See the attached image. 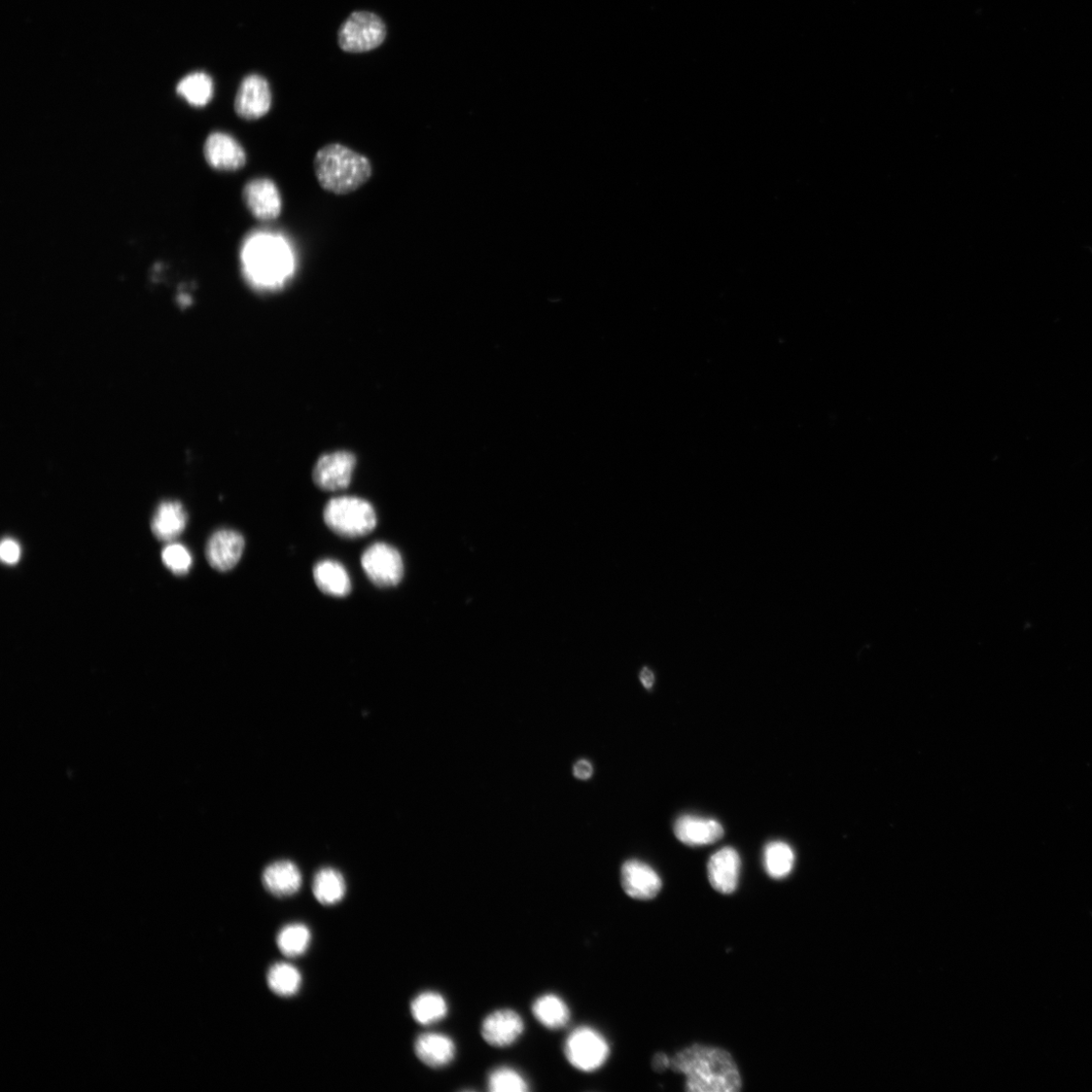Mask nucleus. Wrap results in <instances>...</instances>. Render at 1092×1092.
I'll use <instances>...</instances> for the list:
<instances>
[{"mask_svg":"<svg viewBox=\"0 0 1092 1092\" xmlns=\"http://www.w3.org/2000/svg\"><path fill=\"white\" fill-rule=\"evenodd\" d=\"M670 1069L685 1076L689 1092H737L743 1086L731 1055L717 1047H688L673 1057Z\"/></svg>","mask_w":1092,"mask_h":1092,"instance_id":"1","label":"nucleus"},{"mask_svg":"<svg viewBox=\"0 0 1092 1092\" xmlns=\"http://www.w3.org/2000/svg\"><path fill=\"white\" fill-rule=\"evenodd\" d=\"M314 171L320 187L336 196L360 190L374 172L367 156L340 144L325 145L316 153Z\"/></svg>","mask_w":1092,"mask_h":1092,"instance_id":"2","label":"nucleus"},{"mask_svg":"<svg viewBox=\"0 0 1092 1092\" xmlns=\"http://www.w3.org/2000/svg\"><path fill=\"white\" fill-rule=\"evenodd\" d=\"M242 262L251 283L263 289L283 286L294 267L286 243L266 235L256 236L244 244Z\"/></svg>","mask_w":1092,"mask_h":1092,"instance_id":"3","label":"nucleus"},{"mask_svg":"<svg viewBox=\"0 0 1092 1092\" xmlns=\"http://www.w3.org/2000/svg\"><path fill=\"white\" fill-rule=\"evenodd\" d=\"M323 516L329 530L344 539L364 538L373 533L377 524L373 505L358 497L331 499L324 508Z\"/></svg>","mask_w":1092,"mask_h":1092,"instance_id":"4","label":"nucleus"},{"mask_svg":"<svg viewBox=\"0 0 1092 1092\" xmlns=\"http://www.w3.org/2000/svg\"><path fill=\"white\" fill-rule=\"evenodd\" d=\"M386 36L382 20L369 12L352 14L338 32L340 48L348 53H364L379 47Z\"/></svg>","mask_w":1092,"mask_h":1092,"instance_id":"5","label":"nucleus"},{"mask_svg":"<svg viewBox=\"0 0 1092 1092\" xmlns=\"http://www.w3.org/2000/svg\"><path fill=\"white\" fill-rule=\"evenodd\" d=\"M565 1054L574 1068L593 1072L605 1064L610 1048L601 1033L590 1027H580L569 1035Z\"/></svg>","mask_w":1092,"mask_h":1092,"instance_id":"6","label":"nucleus"},{"mask_svg":"<svg viewBox=\"0 0 1092 1092\" xmlns=\"http://www.w3.org/2000/svg\"><path fill=\"white\" fill-rule=\"evenodd\" d=\"M362 566L371 582L379 588L397 586L404 577V561L398 549L376 543L362 555Z\"/></svg>","mask_w":1092,"mask_h":1092,"instance_id":"7","label":"nucleus"},{"mask_svg":"<svg viewBox=\"0 0 1092 1092\" xmlns=\"http://www.w3.org/2000/svg\"><path fill=\"white\" fill-rule=\"evenodd\" d=\"M272 105L268 82L259 75L246 77L238 88L234 110L245 121H258L265 117Z\"/></svg>","mask_w":1092,"mask_h":1092,"instance_id":"8","label":"nucleus"},{"mask_svg":"<svg viewBox=\"0 0 1092 1092\" xmlns=\"http://www.w3.org/2000/svg\"><path fill=\"white\" fill-rule=\"evenodd\" d=\"M242 199L251 214L259 221L276 220L283 210L279 190L269 179H256L246 184Z\"/></svg>","mask_w":1092,"mask_h":1092,"instance_id":"9","label":"nucleus"},{"mask_svg":"<svg viewBox=\"0 0 1092 1092\" xmlns=\"http://www.w3.org/2000/svg\"><path fill=\"white\" fill-rule=\"evenodd\" d=\"M356 465V456L350 452L337 451L325 454L314 469V482L325 490L346 489L354 475Z\"/></svg>","mask_w":1092,"mask_h":1092,"instance_id":"10","label":"nucleus"},{"mask_svg":"<svg viewBox=\"0 0 1092 1092\" xmlns=\"http://www.w3.org/2000/svg\"><path fill=\"white\" fill-rule=\"evenodd\" d=\"M203 156L207 164L219 171H238L248 163L243 146L231 135L214 132L207 136Z\"/></svg>","mask_w":1092,"mask_h":1092,"instance_id":"11","label":"nucleus"},{"mask_svg":"<svg viewBox=\"0 0 1092 1092\" xmlns=\"http://www.w3.org/2000/svg\"><path fill=\"white\" fill-rule=\"evenodd\" d=\"M621 886L631 898L650 900L661 890V879L649 864L640 860H628L621 868Z\"/></svg>","mask_w":1092,"mask_h":1092,"instance_id":"12","label":"nucleus"},{"mask_svg":"<svg viewBox=\"0 0 1092 1092\" xmlns=\"http://www.w3.org/2000/svg\"><path fill=\"white\" fill-rule=\"evenodd\" d=\"M245 541L241 534L231 530H221L209 538L205 555L209 566L219 572L234 569L241 559Z\"/></svg>","mask_w":1092,"mask_h":1092,"instance_id":"13","label":"nucleus"},{"mask_svg":"<svg viewBox=\"0 0 1092 1092\" xmlns=\"http://www.w3.org/2000/svg\"><path fill=\"white\" fill-rule=\"evenodd\" d=\"M524 1023L519 1013L512 1009H499L489 1013L482 1024V1037L492 1047L504 1048L514 1044L523 1034Z\"/></svg>","mask_w":1092,"mask_h":1092,"instance_id":"14","label":"nucleus"},{"mask_svg":"<svg viewBox=\"0 0 1092 1092\" xmlns=\"http://www.w3.org/2000/svg\"><path fill=\"white\" fill-rule=\"evenodd\" d=\"M742 861L737 851L725 847L715 853L708 864L712 887L721 894L733 893L741 876Z\"/></svg>","mask_w":1092,"mask_h":1092,"instance_id":"15","label":"nucleus"},{"mask_svg":"<svg viewBox=\"0 0 1092 1092\" xmlns=\"http://www.w3.org/2000/svg\"><path fill=\"white\" fill-rule=\"evenodd\" d=\"M674 833L689 847L713 844L724 836V830L719 822L691 815L682 816L676 821Z\"/></svg>","mask_w":1092,"mask_h":1092,"instance_id":"16","label":"nucleus"},{"mask_svg":"<svg viewBox=\"0 0 1092 1092\" xmlns=\"http://www.w3.org/2000/svg\"><path fill=\"white\" fill-rule=\"evenodd\" d=\"M414 1049L418 1060L431 1068L447 1066L453 1062L456 1053L453 1040L439 1033L420 1035L415 1041Z\"/></svg>","mask_w":1092,"mask_h":1092,"instance_id":"17","label":"nucleus"},{"mask_svg":"<svg viewBox=\"0 0 1092 1092\" xmlns=\"http://www.w3.org/2000/svg\"><path fill=\"white\" fill-rule=\"evenodd\" d=\"M187 524L188 513L184 506L178 501H165L156 509L151 528L157 540L170 543L185 532Z\"/></svg>","mask_w":1092,"mask_h":1092,"instance_id":"18","label":"nucleus"},{"mask_svg":"<svg viewBox=\"0 0 1092 1092\" xmlns=\"http://www.w3.org/2000/svg\"><path fill=\"white\" fill-rule=\"evenodd\" d=\"M262 883L266 891L274 896L288 897L300 891L302 874L293 862L278 861L265 868Z\"/></svg>","mask_w":1092,"mask_h":1092,"instance_id":"19","label":"nucleus"},{"mask_svg":"<svg viewBox=\"0 0 1092 1092\" xmlns=\"http://www.w3.org/2000/svg\"><path fill=\"white\" fill-rule=\"evenodd\" d=\"M313 576L316 587L324 594L342 598L350 594L352 586L346 569L336 560L319 561L314 567Z\"/></svg>","mask_w":1092,"mask_h":1092,"instance_id":"20","label":"nucleus"},{"mask_svg":"<svg viewBox=\"0 0 1092 1092\" xmlns=\"http://www.w3.org/2000/svg\"><path fill=\"white\" fill-rule=\"evenodd\" d=\"M533 1013L540 1023L550 1030L566 1027L571 1018L568 1005L555 995H545L533 1006Z\"/></svg>","mask_w":1092,"mask_h":1092,"instance_id":"21","label":"nucleus"},{"mask_svg":"<svg viewBox=\"0 0 1092 1092\" xmlns=\"http://www.w3.org/2000/svg\"><path fill=\"white\" fill-rule=\"evenodd\" d=\"M313 893L315 898L323 905L337 904L346 893L344 877L333 868L320 870L315 876Z\"/></svg>","mask_w":1092,"mask_h":1092,"instance_id":"22","label":"nucleus"},{"mask_svg":"<svg viewBox=\"0 0 1092 1092\" xmlns=\"http://www.w3.org/2000/svg\"><path fill=\"white\" fill-rule=\"evenodd\" d=\"M448 1012L446 1000L435 992L422 993L411 1004L414 1019L423 1026H431L442 1020Z\"/></svg>","mask_w":1092,"mask_h":1092,"instance_id":"23","label":"nucleus"},{"mask_svg":"<svg viewBox=\"0 0 1092 1092\" xmlns=\"http://www.w3.org/2000/svg\"><path fill=\"white\" fill-rule=\"evenodd\" d=\"M795 856L790 845L784 841L769 842L764 849V867L774 879L788 876L794 866Z\"/></svg>","mask_w":1092,"mask_h":1092,"instance_id":"24","label":"nucleus"},{"mask_svg":"<svg viewBox=\"0 0 1092 1092\" xmlns=\"http://www.w3.org/2000/svg\"><path fill=\"white\" fill-rule=\"evenodd\" d=\"M176 90L194 107H204L213 97L214 84L206 74L195 73L183 79Z\"/></svg>","mask_w":1092,"mask_h":1092,"instance_id":"25","label":"nucleus"},{"mask_svg":"<svg viewBox=\"0 0 1092 1092\" xmlns=\"http://www.w3.org/2000/svg\"><path fill=\"white\" fill-rule=\"evenodd\" d=\"M267 983L273 994L279 997H293L301 989L300 971L291 964L277 963L268 971Z\"/></svg>","mask_w":1092,"mask_h":1092,"instance_id":"26","label":"nucleus"},{"mask_svg":"<svg viewBox=\"0 0 1092 1092\" xmlns=\"http://www.w3.org/2000/svg\"><path fill=\"white\" fill-rule=\"evenodd\" d=\"M311 932L302 924H292L281 929L276 938L280 952L288 957H298L306 953L311 943Z\"/></svg>","mask_w":1092,"mask_h":1092,"instance_id":"27","label":"nucleus"},{"mask_svg":"<svg viewBox=\"0 0 1092 1092\" xmlns=\"http://www.w3.org/2000/svg\"><path fill=\"white\" fill-rule=\"evenodd\" d=\"M488 1088L492 1092H524L530 1090V1084L517 1070L499 1067L489 1075Z\"/></svg>","mask_w":1092,"mask_h":1092,"instance_id":"28","label":"nucleus"},{"mask_svg":"<svg viewBox=\"0 0 1092 1092\" xmlns=\"http://www.w3.org/2000/svg\"><path fill=\"white\" fill-rule=\"evenodd\" d=\"M164 565L175 575H186L193 565V557L187 547L178 544L168 545L162 551Z\"/></svg>","mask_w":1092,"mask_h":1092,"instance_id":"29","label":"nucleus"},{"mask_svg":"<svg viewBox=\"0 0 1092 1092\" xmlns=\"http://www.w3.org/2000/svg\"><path fill=\"white\" fill-rule=\"evenodd\" d=\"M0 557L7 565H16L21 558L20 545L12 539L5 540L0 546Z\"/></svg>","mask_w":1092,"mask_h":1092,"instance_id":"30","label":"nucleus"},{"mask_svg":"<svg viewBox=\"0 0 1092 1092\" xmlns=\"http://www.w3.org/2000/svg\"><path fill=\"white\" fill-rule=\"evenodd\" d=\"M574 775H575L576 778L581 779V780L590 779L592 777V775H593V766H592V764L590 762L586 761V760L579 761L574 766Z\"/></svg>","mask_w":1092,"mask_h":1092,"instance_id":"31","label":"nucleus"},{"mask_svg":"<svg viewBox=\"0 0 1092 1092\" xmlns=\"http://www.w3.org/2000/svg\"><path fill=\"white\" fill-rule=\"evenodd\" d=\"M670 1064L671 1060L663 1053H658L653 1061V1067L658 1072L670 1068Z\"/></svg>","mask_w":1092,"mask_h":1092,"instance_id":"32","label":"nucleus"},{"mask_svg":"<svg viewBox=\"0 0 1092 1092\" xmlns=\"http://www.w3.org/2000/svg\"><path fill=\"white\" fill-rule=\"evenodd\" d=\"M640 680L646 689H652L655 684V674L650 667L645 666L640 674Z\"/></svg>","mask_w":1092,"mask_h":1092,"instance_id":"33","label":"nucleus"}]
</instances>
